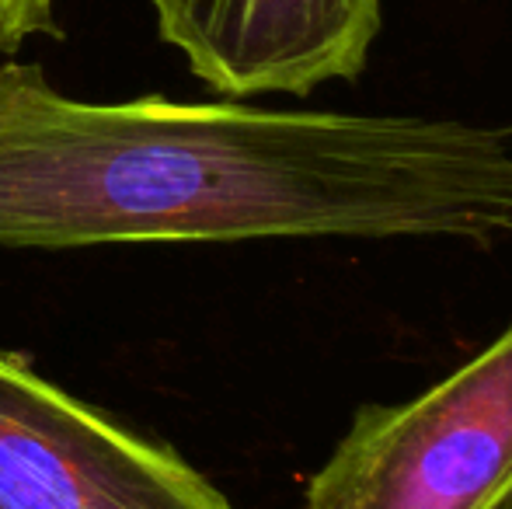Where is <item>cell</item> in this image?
Segmentation results:
<instances>
[{
	"label": "cell",
	"mask_w": 512,
	"mask_h": 509,
	"mask_svg": "<svg viewBox=\"0 0 512 509\" xmlns=\"http://www.w3.org/2000/svg\"><path fill=\"white\" fill-rule=\"evenodd\" d=\"M502 509H512V499H509V503H506V506H502Z\"/></svg>",
	"instance_id": "cell-6"
},
{
	"label": "cell",
	"mask_w": 512,
	"mask_h": 509,
	"mask_svg": "<svg viewBox=\"0 0 512 509\" xmlns=\"http://www.w3.org/2000/svg\"><path fill=\"white\" fill-rule=\"evenodd\" d=\"M512 234V143L425 116L84 102L0 63V248Z\"/></svg>",
	"instance_id": "cell-1"
},
{
	"label": "cell",
	"mask_w": 512,
	"mask_h": 509,
	"mask_svg": "<svg viewBox=\"0 0 512 509\" xmlns=\"http://www.w3.org/2000/svg\"><path fill=\"white\" fill-rule=\"evenodd\" d=\"M0 509H237L178 450L0 349Z\"/></svg>",
	"instance_id": "cell-3"
},
{
	"label": "cell",
	"mask_w": 512,
	"mask_h": 509,
	"mask_svg": "<svg viewBox=\"0 0 512 509\" xmlns=\"http://www.w3.org/2000/svg\"><path fill=\"white\" fill-rule=\"evenodd\" d=\"M509 499L512 325L415 398L359 408L304 509H502Z\"/></svg>",
	"instance_id": "cell-2"
},
{
	"label": "cell",
	"mask_w": 512,
	"mask_h": 509,
	"mask_svg": "<svg viewBox=\"0 0 512 509\" xmlns=\"http://www.w3.org/2000/svg\"><path fill=\"white\" fill-rule=\"evenodd\" d=\"M35 35H60L56 0H0V56H14Z\"/></svg>",
	"instance_id": "cell-5"
},
{
	"label": "cell",
	"mask_w": 512,
	"mask_h": 509,
	"mask_svg": "<svg viewBox=\"0 0 512 509\" xmlns=\"http://www.w3.org/2000/svg\"><path fill=\"white\" fill-rule=\"evenodd\" d=\"M157 32L234 102L310 95L363 74L384 0H150Z\"/></svg>",
	"instance_id": "cell-4"
}]
</instances>
